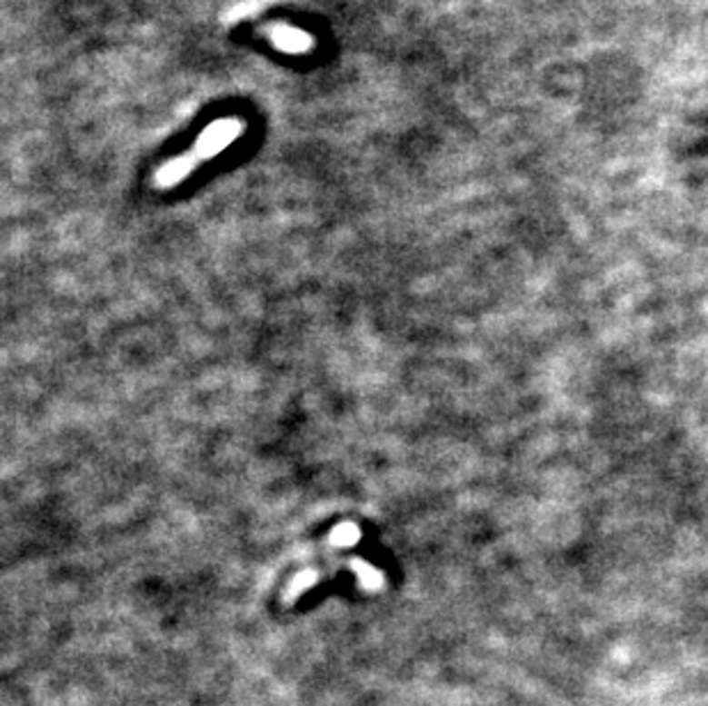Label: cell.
<instances>
[{
	"mask_svg": "<svg viewBox=\"0 0 708 706\" xmlns=\"http://www.w3.org/2000/svg\"><path fill=\"white\" fill-rule=\"evenodd\" d=\"M195 161H193L191 154H182L177 156V159L168 161V164L163 165V168L156 170V174H154V184H156V188H170L175 186V184L184 182V179L188 177V174L193 173V168H195Z\"/></svg>",
	"mask_w": 708,
	"mask_h": 706,
	"instance_id": "3957f363",
	"label": "cell"
},
{
	"mask_svg": "<svg viewBox=\"0 0 708 706\" xmlns=\"http://www.w3.org/2000/svg\"><path fill=\"white\" fill-rule=\"evenodd\" d=\"M241 134H244V122L241 120L230 117V120L214 122V124L206 126L204 134L200 135V140L195 143L193 152H188V154L193 156V161H195V164L209 161V159H214L215 154H221L225 147H230V144L234 143V140L239 138Z\"/></svg>",
	"mask_w": 708,
	"mask_h": 706,
	"instance_id": "6da1fadb",
	"label": "cell"
},
{
	"mask_svg": "<svg viewBox=\"0 0 708 706\" xmlns=\"http://www.w3.org/2000/svg\"><path fill=\"white\" fill-rule=\"evenodd\" d=\"M360 537H363V532H360L358 525L351 523V521H344V523L335 525V528H333V532L328 534V546H333V548L355 546V543L360 542Z\"/></svg>",
	"mask_w": 708,
	"mask_h": 706,
	"instance_id": "5b68a950",
	"label": "cell"
},
{
	"mask_svg": "<svg viewBox=\"0 0 708 706\" xmlns=\"http://www.w3.org/2000/svg\"><path fill=\"white\" fill-rule=\"evenodd\" d=\"M351 572L358 576V582L363 590H369V592H378V590H384L385 587V573L384 572H378L374 564L364 562V560L360 558H354L351 560Z\"/></svg>",
	"mask_w": 708,
	"mask_h": 706,
	"instance_id": "277c9868",
	"label": "cell"
},
{
	"mask_svg": "<svg viewBox=\"0 0 708 706\" xmlns=\"http://www.w3.org/2000/svg\"><path fill=\"white\" fill-rule=\"evenodd\" d=\"M266 35L284 54H307L314 48V37L287 24H271L264 28Z\"/></svg>",
	"mask_w": 708,
	"mask_h": 706,
	"instance_id": "7a4b0ae2",
	"label": "cell"
}]
</instances>
